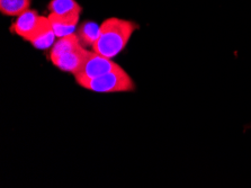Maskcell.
<instances>
[{
	"instance_id": "cell-3",
	"label": "cell",
	"mask_w": 251,
	"mask_h": 188,
	"mask_svg": "<svg viewBox=\"0 0 251 188\" xmlns=\"http://www.w3.org/2000/svg\"><path fill=\"white\" fill-rule=\"evenodd\" d=\"M119 67V64L114 62L109 57L98 54L94 51H89L81 69L75 75V78H97V77L114 71Z\"/></svg>"
},
{
	"instance_id": "cell-5",
	"label": "cell",
	"mask_w": 251,
	"mask_h": 188,
	"mask_svg": "<svg viewBox=\"0 0 251 188\" xmlns=\"http://www.w3.org/2000/svg\"><path fill=\"white\" fill-rule=\"evenodd\" d=\"M88 53V50L83 48L82 45H79L75 50H71V51L63 53V54L52 57L50 60L59 70L64 72H71L75 76L81 69Z\"/></svg>"
},
{
	"instance_id": "cell-2",
	"label": "cell",
	"mask_w": 251,
	"mask_h": 188,
	"mask_svg": "<svg viewBox=\"0 0 251 188\" xmlns=\"http://www.w3.org/2000/svg\"><path fill=\"white\" fill-rule=\"evenodd\" d=\"M79 86L100 94L128 93L135 89V83L124 69L119 67L97 78H75Z\"/></svg>"
},
{
	"instance_id": "cell-4",
	"label": "cell",
	"mask_w": 251,
	"mask_h": 188,
	"mask_svg": "<svg viewBox=\"0 0 251 188\" xmlns=\"http://www.w3.org/2000/svg\"><path fill=\"white\" fill-rule=\"evenodd\" d=\"M45 16H41L36 10L28 9L16 18L10 26V32L29 42L43 24Z\"/></svg>"
},
{
	"instance_id": "cell-11",
	"label": "cell",
	"mask_w": 251,
	"mask_h": 188,
	"mask_svg": "<svg viewBox=\"0 0 251 188\" xmlns=\"http://www.w3.org/2000/svg\"><path fill=\"white\" fill-rule=\"evenodd\" d=\"M79 45L81 44L79 43V40L77 35H75V33L69 36L58 38L50 50V59L63 54V53L69 52L71 50H75V48H78Z\"/></svg>"
},
{
	"instance_id": "cell-9",
	"label": "cell",
	"mask_w": 251,
	"mask_h": 188,
	"mask_svg": "<svg viewBox=\"0 0 251 188\" xmlns=\"http://www.w3.org/2000/svg\"><path fill=\"white\" fill-rule=\"evenodd\" d=\"M100 25H98L95 22H85L79 26L75 30V35H77L79 43L83 48H91L93 49L95 42L100 37Z\"/></svg>"
},
{
	"instance_id": "cell-8",
	"label": "cell",
	"mask_w": 251,
	"mask_h": 188,
	"mask_svg": "<svg viewBox=\"0 0 251 188\" xmlns=\"http://www.w3.org/2000/svg\"><path fill=\"white\" fill-rule=\"evenodd\" d=\"M48 9L51 14L62 17H80L81 6L75 0H51Z\"/></svg>"
},
{
	"instance_id": "cell-6",
	"label": "cell",
	"mask_w": 251,
	"mask_h": 188,
	"mask_svg": "<svg viewBox=\"0 0 251 188\" xmlns=\"http://www.w3.org/2000/svg\"><path fill=\"white\" fill-rule=\"evenodd\" d=\"M56 40H58V37L52 28L50 19L49 17H45L43 24L32 40L29 41V43L37 50H49L53 47Z\"/></svg>"
},
{
	"instance_id": "cell-10",
	"label": "cell",
	"mask_w": 251,
	"mask_h": 188,
	"mask_svg": "<svg viewBox=\"0 0 251 188\" xmlns=\"http://www.w3.org/2000/svg\"><path fill=\"white\" fill-rule=\"evenodd\" d=\"M30 7V0H0V11L5 16L18 17Z\"/></svg>"
},
{
	"instance_id": "cell-1",
	"label": "cell",
	"mask_w": 251,
	"mask_h": 188,
	"mask_svg": "<svg viewBox=\"0 0 251 188\" xmlns=\"http://www.w3.org/2000/svg\"><path fill=\"white\" fill-rule=\"evenodd\" d=\"M139 28L136 23L111 17L100 24V34L91 51L113 59L126 48L133 33Z\"/></svg>"
},
{
	"instance_id": "cell-7",
	"label": "cell",
	"mask_w": 251,
	"mask_h": 188,
	"mask_svg": "<svg viewBox=\"0 0 251 188\" xmlns=\"http://www.w3.org/2000/svg\"><path fill=\"white\" fill-rule=\"evenodd\" d=\"M48 17L50 19L52 28L54 30L55 35L58 38L69 36V35H72V34H75L79 24V18H80L79 16L62 17L51 13Z\"/></svg>"
}]
</instances>
